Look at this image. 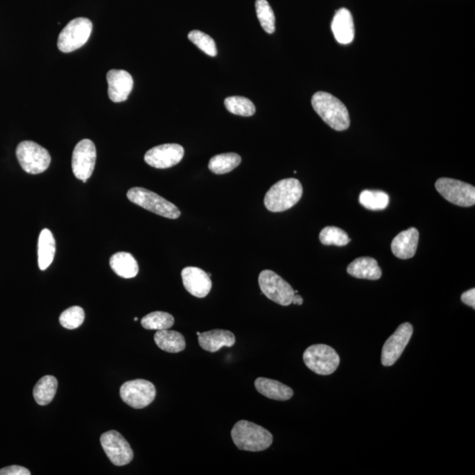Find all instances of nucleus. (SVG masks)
<instances>
[{
  "mask_svg": "<svg viewBox=\"0 0 475 475\" xmlns=\"http://www.w3.org/2000/svg\"><path fill=\"white\" fill-rule=\"evenodd\" d=\"M313 110L327 126L337 132L349 129L348 110L342 101L327 92H317L312 98Z\"/></svg>",
  "mask_w": 475,
  "mask_h": 475,
  "instance_id": "1",
  "label": "nucleus"
},
{
  "mask_svg": "<svg viewBox=\"0 0 475 475\" xmlns=\"http://www.w3.org/2000/svg\"><path fill=\"white\" fill-rule=\"evenodd\" d=\"M231 435L236 447L242 451H263L273 443V435L270 431L245 420L236 422Z\"/></svg>",
  "mask_w": 475,
  "mask_h": 475,
  "instance_id": "2",
  "label": "nucleus"
},
{
  "mask_svg": "<svg viewBox=\"0 0 475 475\" xmlns=\"http://www.w3.org/2000/svg\"><path fill=\"white\" fill-rule=\"evenodd\" d=\"M303 195V187L299 180L284 179L271 187L264 198V205L272 212H282L293 207Z\"/></svg>",
  "mask_w": 475,
  "mask_h": 475,
  "instance_id": "3",
  "label": "nucleus"
},
{
  "mask_svg": "<svg viewBox=\"0 0 475 475\" xmlns=\"http://www.w3.org/2000/svg\"><path fill=\"white\" fill-rule=\"evenodd\" d=\"M127 198L133 204L162 217L177 219L181 216V211L177 206L150 190L136 187L128 191Z\"/></svg>",
  "mask_w": 475,
  "mask_h": 475,
  "instance_id": "4",
  "label": "nucleus"
},
{
  "mask_svg": "<svg viewBox=\"0 0 475 475\" xmlns=\"http://www.w3.org/2000/svg\"><path fill=\"white\" fill-rule=\"evenodd\" d=\"M303 359L311 371L319 375H330L340 365V356L335 349L326 344H314L304 352Z\"/></svg>",
  "mask_w": 475,
  "mask_h": 475,
  "instance_id": "5",
  "label": "nucleus"
},
{
  "mask_svg": "<svg viewBox=\"0 0 475 475\" xmlns=\"http://www.w3.org/2000/svg\"><path fill=\"white\" fill-rule=\"evenodd\" d=\"M16 156L21 169L31 175L44 173L51 162L48 150L33 141L19 143L16 149Z\"/></svg>",
  "mask_w": 475,
  "mask_h": 475,
  "instance_id": "6",
  "label": "nucleus"
},
{
  "mask_svg": "<svg viewBox=\"0 0 475 475\" xmlns=\"http://www.w3.org/2000/svg\"><path fill=\"white\" fill-rule=\"evenodd\" d=\"M93 23L87 18H76L68 23L58 37V47L64 53L77 51L89 39Z\"/></svg>",
  "mask_w": 475,
  "mask_h": 475,
  "instance_id": "7",
  "label": "nucleus"
},
{
  "mask_svg": "<svg viewBox=\"0 0 475 475\" xmlns=\"http://www.w3.org/2000/svg\"><path fill=\"white\" fill-rule=\"evenodd\" d=\"M259 285L263 294L268 300L281 306L293 303L295 291L286 281L272 270H264L259 275Z\"/></svg>",
  "mask_w": 475,
  "mask_h": 475,
  "instance_id": "8",
  "label": "nucleus"
},
{
  "mask_svg": "<svg viewBox=\"0 0 475 475\" xmlns=\"http://www.w3.org/2000/svg\"><path fill=\"white\" fill-rule=\"evenodd\" d=\"M435 189L448 202L461 207L475 205V188L468 183L450 178H440L435 182Z\"/></svg>",
  "mask_w": 475,
  "mask_h": 475,
  "instance_id": "9",
  "label": "nucleus"
},
{
  "mask_svg": "<svg viewBox=\"0 0 475 475\" xmlns=\"http://www.w3.org/2000/svg\"><path fill=\"white\" fill-rule=\"evenodd\" d=\"M120 396L130 407L145 408L155 399L156 388L148 380H130L121 386Z\"/></svg>",
  "mask_w": 475,
  "mask_h": 475,
  "instance_id": "10",
  "label": "nucleus"
},
{
  "mask_svg": "<svg viewBox=\"0 0 475 475\" xmlns=\"http://www.w3.org/2000/svg\"><path fill=\"white\" fill-rule=\"evenodd\" d=\"M101 444L114 466H126L133 460L132 447L123 435L116 431H110L101 435Z\"/></svg>",
  "mask_w": 475,
  "mask_h": 475,
  "instance_id": "11",
  "label": "nucleus"
},
{
  "mask_svg": "<svg viewBox=\"0 0 475 475\" xmlns=\"http://www.w3.org/2000/svg\"><path fill=\"white\" fill-rule=\"evenodd\" d=\"M96 163V148L93 141L83 139L75 146L71 159V168L75 177L83 182L93 175Z\"/></svg>",
  "mask_w": 475,
  "mask_h": 475,
  "instance_id": "12",
  "label": "nucleus"
},
{
  "mask_svg": "<svg viewBox=\"0 0 475 475\" xmlns=\"http://www.w3.org/2000/svg\"><path fill=\"white\" fill-rule=\"evenodd\" d=\"M414 332L411 323L401 324L383 346L381 363L384 366L394 365L401 358Z\"/></svg>",
  "mask_w": 475,
  "mask_h": 475,
  "instance_id": "13",
  "label": "nucleus"
},
{
  "mask_svg": "<svg viewBox=\"0 0 475 475\" xmlns=\"http://www.w3.org/2000/svg\"><path fill=\"white\" fill-rule=\"evenodd\" d=\"M184 148L178 144H165L153 147L146 153L145 162L153 168L165 169L172 168L182 162Z\"/></svg>",
  "mask_w": 475,
  "mask_h": 475,
  "instance_id": "14",
  "label": "nucleus"
},
{
  "mask_svg": "<svg viewBox=\"0 0 475 475\" xmlns=\"http://www.w3.org/2000/svg\"><path fill=\"white\" fill-rule=\"evenodd\" d=\"M182 283L188 293L199 299L211 293L212 283L209 274L201 268L187 267L182 271Z\"/></svg>",
  "mask_w": 475,
  "mask_h": 475,
  "instance_id": "15",
  "label": "nucleus"
},
{
  "mask_svg": "<svg viewBox=\"0 0 475 475\" xmlns=\"http://www.w3.org/2000/svg\"><path fill=\"white\" fill-rule=\"evenodd\" d=\"M107 80L110 99L113 103L126 101L133 88L132 75L124 70H110L107 74Z\"/></svg>",
  "mask_w": 475,
  "mask_h": 475,
  "instance_id": "16",
  "label": "nucleus"
},
{
  "mask_svg": "<svg viewBox=\"0 0 475 475\" xmlns=\"http://www.w3.org/2000/svg\"><path fill=\"white\" fill-rule=\"evenodd\" d=\"M331 29L339 44H352L355 37V26L352 12L346 8L337 10L331 23Z\"/></svg>",
  "mask_w": 475,
  "mask_h": 475,
  "instance_id": "17",
  "label": "nucleus"
},
{
  "mask_svg": "<svg viewBox=\"0 0 475 475\" xmlns=\"http://www.w3.org/2000/svg\"><path fill=\"white\" fill-rule=\"evenodd\" d=\"M419 232L417 228L412 227L399 232L392 242V254L402 260L414 257L417 250Z\"/></svg>",
  "mask_w": 475,
  "mask_h": 475,
  "instance_id": "18",
  "label": "nucleus"
},
{
  "mask_svg": "<svg viewBox=\"0 0 475 475\" xmlns=\"http://www.w3.org/2000/svg\"><path fill=\"white\" fill-rule=\"evenodd\" d=\"M200 346L206 352L214 353L223 347H232L236 338L234 333L224 329H213L200 334L198 336Z\"/></svg>",
  "mask_w": 475,
  "mask_h": 475,
  "instance_id": "19",
  "label": "nucleus"
},
{
  "mask_svg": "<svg viewBox=\"0 0 475 475\" xmlns=\"http://www.w3.org/2000/svg\"><path fill=\"white\" fill-rule=\"evenodd\" d=\"M350 276L359 279L379 280L382 277V270L378 261L371 257L356 258L347 268Z\"/></svg>",
  "mask_w": 475,
  "mask_h": 475,
  "instance_id": "20",
  "label": "nucleus"
},
{
  "mask_svg": "<svg viewBox=\"0 0 475 475\" xmlns=\"http://www.w3.org/2000/svg\"><path fill=\"white\" fill-rule=\"evenodd\" d=\"M254 386L261 395L275 401H288L293 396V389L277 380L258 378L255 380Z\"/></svg>",
  "mask_w": 475,
  "mask_h": 475,
  "instance_id": "21",
  "label": "nucleus"
},
{
  "mask_svg": "<svg viewBox=\"0 0 475 475\" xmlns=\"http://www.w3.org/2000/svg\"><path fill=\"white\" fill-rule=\"evenodd\" d=\"M110 264L117 276L126 279L135 277L139 273V268L136 259L127 252H119L113 254L110 258Z\"/></svg>",
  "mask_w": 475,
  "mask_h": 475,
  "instance_id": "22",
  "label": "nucleus"
},
{
  "mask_svg": "<svg viewBox=\"0 0 475 475\" xmlns=\"http://www.w3.org/2000/svg\"><path fill=\"white\" fill-rule=\"evenodd\" d=\"M154 340L160 349L169 353L182 352L186 348L184 336L177 331L159 330L154 335Z\"/></svg>",
  "mask_w": 475,
  "mask_h": 475,
  "instance_id": "23",
  "label": "nucleus"
},
{
  "mask_svg": "<svg viewBox=\"0 0 475 475\" xmlns=\"http://www.w3.org/2000/svg\"><path fill=\"white\" fill-rule=\"evenodd\" d=\"M55 253V241L49 229H44L38 239V265L41 270L51 266Z\"/></svg>",
  "mask_w": 475,
  "mask_h": 475,
  "instance_id": "24",
  "label": "nucleus"
},
{
  "mask_svg": "<svg viewBox=\"0 0 475 475\" xmlns=\"http://www.w3.org/2000/svg\"><path fill=\"white\" fill-rule=\"evenodd\" d=\"M58 386V379L54 376L46 375L38 380L35 386L33 395L38 405L46 406L50 404L57 392Z\"/></svg>",
  "mask_w": 475,
  "mask_h": 475,
  "instance_id": "25",
  "label": "nucleus"
},
{
  "mask_svg": "<svg viewBox=\"0 0 475 475\" xmlns=\"http://www.w3.org/2000/svg\"><path fill=\"white\" fill-rule=\"evenodd\" d=\"M241 163V157L237 153L218 154L209 159V169L216 175H225L238 168Z\"/></svg>",
  "mask_w": 475,
  "mask_h": 475,
  "instance_id": "26",
  "label": "nucleus"
},
{
  "mask_svg": "<svg viewBox=\"0 0 475 475\" xmlns=\"http://www.w3.org/2000/svg\"><path fill=\"white\" fill-rule=\"evenodd\" d=\"M359 202L371 211H383L388 208L389 196L381 190H363L359 196Z\"/></svg>",
  "mask_w": 475,
  "mask_h": 475,
  "instance_id": "27",
  "label": "nucleus"
},
{
  "mask_svg": "<svg viewBox=\"0 0 475 475\" xmlns=\"http://www.w3.org/2000/svg\"><path fill=\"white\" fill-rule=\"evenodd\" d=\"M141 324L147 330L169 329L175 324V318L169 313L153 312L144 317Z\"/></svg>",
  "mask_w": 475,
  "mask_h": 475,
  "instance_id": "28",
  "label": "nucleus"
},
{
  "mask_svg": "<svg viewBox=\"0 0 475 475\" xmlns=\"http://www.w3.org/2000/svg\"><path fill=\"white\" fill-rule=\"evenodd\" d=\"M255 10H257L259 21L264 31L268 34H273L276 31V26H275L276 18H275L273 9L271 8L267 0H257Z\"/></svg>",
  "mask_w": 475,
  "mask_h": 475,
  "instance_id": "29",
  "label": "nucleus"
},
{
  "mask_svg": "<svg viewBox=\"0 0 475 475\" xmlns=\"http://www.w3.org/2000/svg\"><path fill=\"white\" fill-rule=\"evenodd\" d=\"M225 106L229 112L241 116H252L255 113V106L248 98L242 96L228 97Z\"/></svg>",
  "mask_w": 475,
  "mask_h": 475,
  "instance_id": "30",
  "label": "nucleus"
},
{
  "mask_svg": "<svg viewBox=\"0 0 475 475\" xmlns=\"http://www.w3.org/2000/svg\"><path fill=\"white\" fill-rule=\"evenodd\" d=\"M320 241L323 245L343 247L348 245L350 238L345 231L336 227H327L320 234Z\"/></svg>",
  "mask_w": 475,
  "mask_h": 475,
  "instance_id": "31",
  "label": "nucleus"
},
{
  "mask_svg": "<svg viewBox=\"0 0 475 475\" xmlns=\"http://www.w3.org/2000/svg\"><path fill=\"white\" fill-rule=\"evenodd\" d=\"M85 312L80 306H71L64 311L59 317L61 326L67 329H76L83 324Z\"/></svg>",
  "mask_w": 475,
  "mask_h": 475,
  "instance_id": "32",
  "label": "nucleus"
},
{
  "mask_svg": "<svg viewBox=\"0 0 475 475\" xmlns=\"http://www.w3.org/2000/svg\"><path fill=\"white\" fill-rule=\"evenodd\" d=\"M188 37L198 48L209 57H216L218 54L217 46L213 39L205 33L199 31L189 32Z\"/></svg>",
  "mask_w": 475,
  "mask_h": 475,
  "instance_id": "33",
  "label": "nucleus"
},
{
  "mask_svg": "<svg viewBox=\"0 0 475 475\" xmlns=\"http://www.w3.org/2000/svg\"><path fill=\"white\" fill-rule=\"evenodd\" d=\"M27 468L21 466H10L0 469V475H31Z\"/></svg>",
  "mask_w": 475,
  "mask_h": 475,
  "instance_id": "34",
  "label": "nucleus"
},
{
  "mask_svg": "<svg viewBox=\"0 0 475 475\" xmlns=\"http://www.w3.org/2000/svg\"><path fill=\"white\" fill-rule=\"evenodd\" d=\"M461 301L474 309L475 308V289L468 290L466 293L461 295Z\"/></svg>",
  "mask_w": 475,
  "mask_h": 475,
  "instance_id": "35",
  "label": "nucleus"
},
{
  "mask_svg": "<svg viewBox=\"0 0 475 475\" xmlns=\"http://www.w3.org/2000/svg\"><path fill=\"white\" fill-rule=\"evenodd\" d=\"M303 297L297 293H295L293 299V303L294 304H297V306H301L303 304Z\"/></svg>",
  "mask_w": 475,
  "mask_h": 475,
  "instance_id": "36",
  "label": "nucleus"
},
{
  "mask_svg": "<svg viewBox=\"0 0 475 475\" xmlns=\"http://www.w3.org/2000/svg\"><path fill=\"white\" fill-rule=\"evenodd\" d=\"M137 320H139V319H137V317H136V318H134V320H135V322H137Z\"/></svg>",
  "mask_w": 475,
  "mask_h": 475,
  "instance_id": "37",
  "label": "nucleus"
},
{
  "mask_svg": "<svg viewBox=\"0 0 475 475\" xmlns=\"http://www.w3.org/2000/svg\"><path fill=\"white\" fill-rule=\"evenodd\" d=\"M200 334H201V333L198 332V333H196V335H198V336L200 335Z\"/></svg>",
  "mask_w": 475,
  "mask_h": 475,
  "instance_id": "38",
  "label": "nucleus"
}]
</instances>
